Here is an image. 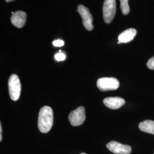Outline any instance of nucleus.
<instances>
[{"label":"nucleus","instance_id":"nucleus-18","mask_svg":"<svg viewBox=\"0 0 154 154\" xmlns=\"http://www.w3.org/2000/svg\"><path fill=\"white\" fill-rule=\"evenodd\" d=\"M81 154H85V153H81Z\"/></svg>","mask_w":154,"mask_h":154},{"label":"nucleus","instance_id":"nucleus-2","mask_svg":"<svg viewBox=\"0 0 154 154\" xmlns=\"http://www.w3.org/2000/svg\"><path fill=\"white\" fill-rule=\"evenodd\" d=\"M8 87L11 98L14 101H17L20 97L21 86L20 79L16 74H12L9 78Z\"/></svg>","mask_w":154,"mask_h":154},{"label":"nucleus","instance_id":"nucleus-14","mask_svg":"<svg viewBox=\"0 0 154 154\" xmlns=\"http://www.w3.org/2000/svg\"><path fill=\"white\" fill-rule=\"evenodd\" d=\"M147 66L150 70H154V57L151 58L147 63Z\"/></svg>","mask_w":154,"mask_h":154},{"label":"nucleus","instance_id":"nucleus-11","mask_svg":"<svg viewBox=\"0 0 154 154\" xmlns=\"http://www.w3.org/2000/svg\"><path fill=\"white\" fill-rule=\"evenodd\" d=\"M139 129L143 132L154 135V121L146 120L142 122L139 125Z\"/></svg>","mask_w":154,"mask_h":154},{"label":"nucleus","instance_id":"nucleus-3","mask_svg":"<svg viewBox=\"0 0 154 154\" xmlns=\"http://www.w3.org/2000/svg\"><path fill=\"white\" fill-rule=\"evenodd\" d=\"M97 87L102 91L116 90L119 86L118 80L113 77H104L99 78L97 81Z\"/></svg>","mask_w":154,"mask_h":154},{"label":"nucleus","instance_id":"nucleus-5","mask_svg":"<svg viewBox=\"0 0 154 154\" xmlns=\"http://www.w3.org/2000/svg\"><path fill=\"white\" fill-rule=\"evenodd\" d=\"M86 119L85 110L83 106L73 110L69 116V120L73 126H78L82 125Z\"/></svg>","mask_w":154,"mask_h":154},{"label":"nucleus","instance_id":"nucleus-15","mask_svg":"<svg viewBox=\"0 0 154 154\" xmlns=\"http://www.w3.org/2000/svg\"><path fill=\"white\" fill-rule=\"evenodd\" d=\"M53 45L55 47H61L64 45V41L61 39L55 40L53 42Z\"/></svg>","mask_w":154,"mask_h":154},{"label":"nucleus","instance_id":"nucleus-6","mask_svg":"<svg viewBox=\"0 0 154 154\" xmlns=\"http://www.w3.org/2000/svg\"><path fill=\"white\" fill-rule=\"evenodd\" d=\"M77 11L82 17V18L83 25L86 30L88 31L92 30L94 29L93 24V18L88 8L82 5H79L78 6Z\"/></svg>","mask_w":154,"mask_h":154},{"label":"nucleus","instance_id":"nucleus-1","mask_svg":"<svg viewBox=\"0 0 154 154\" xmlns=\"http://www.w3.org/2000/svg\"><path fill=\"white\" fill-rule=\"evenodd\" d=\"M53 124V112L49 106L42 107L39 112L38 127L42 133H47L51 130Z\"/></svg>","mask_w":154,"mask_h":154},{"label":"nucleus","instance_id":"nucleus-12","mask_svg":"<svg viewBox=\"0 0 154 154\" xmlns=\"http://www.w3.org/2000/svg\"><path fill=\"white\" fill-rule=\"evenodd\" d=\"M129 0H120L121 9L124 15H127L130 12V6L128 5Z\"/></svg>","mask_w":154,"mask_h":154},{"label":"nucleus","instance_id":"nucleus-16","mask_svg":"<svg viewBox=\"0 0 154 154\" xmlns=\"http://www.w3.org/2000/svg\"><path fill=\"white\" fill-rule=\"evenodd\" d=\"M2 126H1V124L0 125V141H2Z\"/></svg>","mask_w":154,"mask_h":154},{"label":"nucleus","instance_id":"nucleus-9","mask_svg":"<svg viewBox=\"0 0 154 154\" xmlns=\"http://www.w3.org/2000/svg\"><path fill=\"white\" fill-rule=\"evenodd\" d=\"M105 106L112 110L119 109L125 105V100L120 97H108L103 100Z\"/></svg>","mask_w":154,"mask_h":154},{"label":"nucleus","instance_id":"nucleus-10","mask_svg":"<svg viewBox=\"0 0 154 154\" xmlns=\"http://www.w3.org/2000/svg\"><path fill=\"white\" fill-rule=\"evenodd\" d=\"M137 30L134 28L127 29L118 36V41L121 43H127L131 41L137 34Z\"/></svg>","mask_w":154,"mask_h":154},{"label":"nucleus","instance_id":"nucleus-8","mask_svg":"<svg viewBox=\"0 0 154 154\" xmlns=\"http://www.w3.org/2000/svg\"><path fill=\"white\" fill-rule=\"evenodd\" d=\"M11 23L16 28H22L26 21V13L24 11H17L11 16Z\"/></svg>","mask_w":154,"mask_h":154},{"label":"nucleus","instance_id":"nucleus-7","mask_svg":"<svg viewBox=\"0 0 154 154\" xmlns=\"http://www.w3.org/2000/svg\"><path fill=\"white\" fill-rule=\"evenodd\" d=\"M106 146L111 152L115 154H130L132 151L130 146L123 144L116 141L110 142L107 144Z\"/></svg>","mask_w":154,"mask_h":154},{"label":"nucleus","instance_id":"nucleus-4","mask_svg":"<svg viewBox=\"0 0 154 154\" xmlns=\"http://www.w3.org/2000/svg\"><path fill=\"white\" fill-rule=\"evenodd\" d=\"M116 13V0H105L103 6V17L105 23H110Z\"/></svg>","mask_w":154,"mask_h":154},{"label":"nucleus","instance_id":"nucleus-13","mask_svg":"<svg viewBox=\"0 0 154 154\" xmlns=\"http://www.w3.org/2000/svg\"><path fill=\"white\" fill-rule=\"evenodd\" d=\"M55 59L56 61H63L66 59V55L62 53L61 50L58 53H57L55 55Z\"/></svg>","mask_w":154,"mask_h":154},{"label":"nucleus","instance_id":"nucleus-17","mask_svg":"<svg viewBox=\"0 0 154 154\" xmlns=\"http://www.w3.org/2000/svg\"><path fill=\"white\" fill-rule=\"evenodd\" d=\"M5 1L6 2H11V1H14V0H5Z\"/></svg>","mask_w":154,"mask_h":154}]
</instances>
